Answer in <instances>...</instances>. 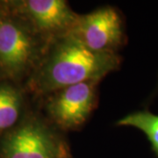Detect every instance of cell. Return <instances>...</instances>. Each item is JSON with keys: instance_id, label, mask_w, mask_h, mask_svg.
I'll list each match as a JSON object with an SVG mask.
<instances>
[{"instance_id": "obj_7", "label": "cell", "mask_w": 158, "mask_h": 158, "mask_svg": "<svg viewBox=\"0 0 158 158\" xmlns=\"http://www.w3.org/2000/svg\"><path fill=\"white\" fill-rule=\"evenodd\" d=\"M117 125L132 127L141 130L147 136L153 151L158 157V115L148 110L137 111L120 118Z\"/></svg>"}, {"instance_id": "obj_3", "label": "cell", "mask_w": 158, "mask_h": 158, "mask_svg": "<svg viewBox=\"0 0 158 158\" xmlns=\"http://www.w3.org/2000/svg\"><path fill=\"white\" fill-rule=\"evenodd\" d=\"M95 103V82H85L65 87L54 97L48 110L51 117L64 128L82 125Z\"/></svg>"}, {"instance_id": "obj_5", "label": "cell", "mask_w": 158, "mask_h": 158, "mask_svg": "<svg viewBox=\"0 0 158 158\" xmlns=\"http://www.w3.org/2000/svg\"><path fill=\"white\" fill-rule=\"evenodd\" d=\"M35 54L32 37L17 24L0 22V62L11 73L27 68Z\"/></svg>"}, {"instance_id": "obj_1", "label": "cell", "mask_w": 158, "mask_h": 158, "mask_svg": "<svg viewBox=\"0 0 158 158\" xmlns=\"http://www.w3.org/2000/svg\"><path fill=\"white\" fill-rule=\"evenodd\" d=\"M115 52H94L71 34L55 46L40 69L38 90H60L85 82H97L119 66Z\"/></svg>"}, {"instance_id": "obj_8", "label": "cell", "mask_w": 158, "mask_h": 158, "mask_svg": "<svg viewBox=\"0 0 158 158\" xmlns=\"http://www.w3.org/2000/svg\"><path fill=\"white\" fill-rule=\"evenodd\" d=\"M21 106L20 96L11 86H0V130L7 129L15 124Z\"/></svg>"}, {"instance_id": "obj_2", "label": "cell", "mask_w": 158, "mask_h": 158, "mask_svg": "<svg viewBox=\"0 0 158 158\" xmlns=\"http://www.w3.org/2000/svg\"><path fill=\"white\" fill-rule=\"evenodd\" d=\"M69 34L94 52H115L124 40L122 19L109 6L79 16Z\"/></svg>"}, {"instance_id": "obj_4", "label": "cell", "mask_w": 158, "mask_h": 158, "mask_svg": "<svg viewBox=\"0 0 158 158\" xmlns=\"http://www.w3.org/2000/svg\"><path fill=\"white\" fill-rule=\"evenodd\" d=\"M3 151L6 158H57L59 147L45 126L29 122L6 139Z\"/></svg>"}, {"instance_id": "obj_6", "label": "cell", "mask_w": 158, "mask_h": 158, "mask_svg": "<svg viewBox=\"0 0 158 158\" xmlns=\"http://www.w3.org/2000/svg\"><path fill=\"white\" fill-rule=\"evenodd\" d=\"M24 6L35 27L44 34H69L79 17L62 0H28Z\"/></svg>"}]
</instances>
